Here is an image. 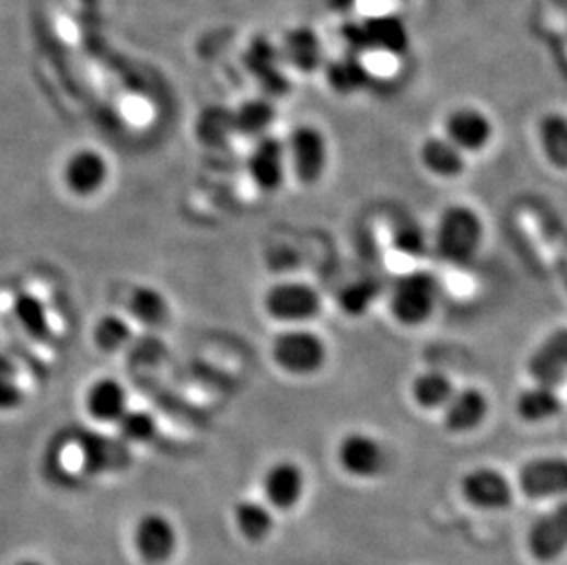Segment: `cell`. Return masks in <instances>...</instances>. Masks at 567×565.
Masks as SVG:
<instances>
[{
	"mask_svg": "<svg viewBox=\"0 0 567 565\" xmlns=\"http://www.w3.org/2000/svg\"><path fill=\"white\" fill-rule=\"evenodd\" d=\"M485 227L476 209L465 204H454L444 209L436 228V250L450 265L466 266L476 260L482 250Z\"/></svg>",
	"mask_w": 567,
	"mask_h": 565,
	"instance_id": "obj_1",
	"label": "cell"
},
{
	"mask_svg": "<svg viewBox=\"0 0 567 565\" xmlns=\"http://www.w3.org/2000/svg\"><path fill=\"white\" fill-rule=\"evenodd\" d=\"M327 345L311 328H285L270 345V357L284 373L292 377H311L327 362Z\"/></svg>",
	"mask_w": 567,
	"mask_h": 565,
	"instance_id": "obj_2",
	"label": "cell"
},
{
	"mask_svg": "<svg viewBox=\"0 0 567 565\" xmlns=\"http://www.w3.org/2000/svg\"><path fill=\"white\" fill-rule=\"evenodd\" d=\"M439 301V281L430 272H409L393 282L390 311L401 325L417 327L430 320Z\"/></svg>",
	"mask_w": 567,
	"mask_h": 565,
	"instance_id": "obj_3",
	"label": "cell"
},
{
	"mask_svg": "<svg viewBox=\"0 0 567 565\" xmlns=\"http://www.w3.org/2000/svg\"><path fill=\"white\" fill-rule=\"evenodd\" d=\"M342 37L352 54L366 50L401 56L409 45L408 28L395 15H374L358 23H347L342 28Z\"/></svg>",
	"mask_w": 567,
	"mask_h": 565,
	"instance_id": "obj_4",
	"label": "cell"
},
{
	"mask_svg": "<svg viewBox=\"0 0 567 565\" xmlns=\"http://www.w3.org/2000/svg\"><path fill=\"white\" fill-rule=\"evenodd\" d=\"M263 307L274 322L300 327L319 316L322 296L309 282L279 281L267 290Z\"/></svg>",
	"mask_w": 567,
	"mask_h": 565,
	"instance_id": "obj_5",
	"label": "cell"
},
{
	"mask_svg": "<svg viewBox=\"0 0 567 565\" xmlns=\"http://www.w3.org/2000/svg\"><path fill=\"white\" fill-rule=\"evenodd\" d=\"M290 170L296 178L312 186L324 176L329 162V143L316 125L301 124L290 130L287 138Z\"/></svg>",
	"mask_w": 567,
	"mask_h": 565,
	"instance_id": "obj_6",
	"label": "cell"
},
{
	"mask_svg": "<svg viewBox=\"0 0 567 565\" xmlns=\"http://www.w3.org/2000/svg\"><path fill=\"white\" fill-rule=\"evenodd\" d=\"M132 543L143 564L165 565L175 556L178 531L170 516L153 510L138 518L132 531Z\"/></svg>",
	"mask_w": 567,
	"mask_h": 565,
	"instance_id": "obj_7",
	"label": "cell"
},
{
	"mask_svg": "<svg viewBox=\"0 0 567 565\" xmlns=\"http://www.w3.org/2000/svg\"><path fill=\"white\" fill-rule=\"evenodd\" d=\"M111 165L97 149H76L62 164L61 178L67 192L74 197L91 198L107 186Z\"/></svg>",
	"mask_w": 567,
	"mask_h": 565,
	"instance_id": "obj_8",
	"label": "cell"
},
{
	"mask_svg": "<svg viewBox=\"0 0 567 565\" xmlns=\"http://www.w3.org/2000/svg\"><path fill=\"white\" fill-rule=\"evenodd\" d=\"M289 168L287 143L276 136L259 138L246 159L250 181L262 192H278L284 186Z\"/></svg>",
	"mask_w": 567,
	"mask_h": 565,
	"instance_id": "obj_9",
	"label": "cell"
},
{
	"mask_svg": "<svg viewBox=\"0 0 567 565\" xmlns=\"http://www.w3.org/2000/svg\"><path fill=\"white\" fill-rule=\"evenodd\" d=\"M336 458L347 474L360 480L381 475L386 469V450L374 437L363 431H351L342 437Z\"/></svg>",
	"mask_w": 567,
	"mask_h": 565,
	"instance_id": "obj_10",
	"label": "cell"
},
{
	"mask_svg": "<svg viewBox=\"0 0 567 565\" xmlns=\"http://www.w3.org/2000/svg\"><path fill=\"white\" fill-rule=\"evenodd\" d=\"M281 59V51L265 37L252 41L244 51V67L267 97L287 96L292 89L289 78L279 67Z\"/></svg>",
	"mask_w": 567,
	"mask_h": 565,
	"instance_id": "obj_11",
	"label": "cell"
},
{
	"mask_svg": "<svg viewBox=\"0 0 567 565\" xmlns=\"http://www.w3.org/2000/svg\"><path fill=\"white\" fill-rule=\"evenodd\" d=\"M461 492L477 509L499 510L511 507L512 486L499 470L474 469L461 480Z\"/></svg>",
	"mask_w": 567,
	"mask_h": 565,
	"instance_id": "obj_12",
	"label": "cell"
},
{
	"mask_svg": "<svg viewBox=\"0 0 567 565\" xmlns=\"http://www.w3.org/2000/svg\"><path fill=\"white\" fill-rule=\"evenodd\" d=\"M518 483L533 499L555 498L567 494V459L539 458L523 464Z\"/></svg>",
	"mask_w": 567,
	"mask_h": 565,
	"instance_id": "obj_13",
	"label": "cell"
},
{
	"mask_svg": "<svg viewBox=\"0 0 567 565\" xmlns=\"http://www.w3.org/2000/svg\"><path fill=\"white\" fill-rule=\"evenodd\" d=\"M267 504L276 510L294 509L305 494V472L296 461H276L263 477Z\"/></svg>",
	"mask_w": 567,
	"mask_h": 565,
	"instance_id": "obj_14",
	"label": "cell"
},
{
	"mask_svg": "<svg viewBox=\"0 0 567 565\" xmlns=\"http://www.w3.org/2000/svg\"><path fill=\"white\" fill-rule=\"evenodd\" d=\"M444 136L465 153L487 148L494 136V125L487 114L474 107H460L444 122Z\"/></svg>",
	"mask_w": 567,
	"mask_h": 565,
	"instance_id": "obj_15",
	"label": "cell"
},
{
	"mask_svg": "<svg viewBox=\"0 0 567 565\" xmlns=\"http://www.w3.org/2000/svg\"><path fill=\"white\" fill-rule=\"evenodd\" d=\"M529 373L536 384L558 388L567 380V328H558L529 358Z\"/></svg>",
	"mask_w": 567,
	"mask_h": 565,
	"instance_id": "obj_16",
	"label": "cell"
},
{
	"mask_svg": "<svg viewBox=\"0 0 567 565\" xmlns=\"http://www.w3.org/2000/svg\"><path fill=\"white\" fill-rule=\"evenodd\" d=\"M567 549V501L542 516L529 532V551L540 562L558 558Z\"/></svg>",
	"mask_w": 567,
	"mask_h": 565,
	"instance_id": "obj_17",
	"label": "cell"
},
{
	"mask_svg": "<svg viewBox=\"0 0 567 565\" xmlns=\"http://www.w3.org/2000/svg\"><path fill=\"white\" fill-rule=\"evenodd\" d=\"M85 410L96 423L118 424L129 412V393L124 382L113 377L94 380L85 393Z\"/></svg>",
	"mask_w": 567,
	"mask_h": 565,
	"instance_id": "obj_18",
	"label": "cell"
},
{
	"mask_svg": "<svg viewBox=\"0 0 567 565\" xmlns=\"http://www.w3.org/2000/svg\"><path fill=\"white\" fill-rule=\"evenodd\" d=\"M487 415V395L477 388H466L455 391L454 396L444 406V426L452 434H468L476 430Z\"/></svg>",
	"mask_w": 567,
	"mask_h": 565,
	"instance_id": "obj_19",
	"label": "cell"
},
{
	"mask_svg": "<svg viewBox=\"0 0 567 565\" xmlns=\"http://www.w3.org/2000/svg\"><path fill=\"white\" fill-rule=\"evenodd\" d=\"M419 157L426 170L439 178H455L466 170L465 151L447 136H431L423 141Z\"/></svg>",
	"mask_w": 567,
	"mask_h": 565,
	"instance_id": "obj_20",
	"label": "cell"
},
{
	"mask_svg": "<svg viewBox=\"0 0 567 565\" xmlns=\"http://www.w3.org/2000/svg\"><path fill=\"white\" fill-rule=\"evenodd\" d=\"M281 57L296 70L311 74L324 62V45L314 30L300 26L285 35Z\"/></svg>",
	"mask_w": 567,
	"mask_h": 565,
	"instance_id": "obj_21",
	"label": "cell"
},
{
	"mask_svg": "<svg viewBox=\"0 0 567 565\" xmlns=\"http://www.w3.org/2000/svg\"><path fill=\"white\" fill-rule=\"evenodd\" d=\"M325 78L335 94L340 96H355L362 92L371 81L368 67L363 65L358 54H347L331 61L325 68Z\"/></svg>",
	"mask_w": 567,
	"mask_h": 565,
	"instance_id": "obj_22",
	"label": "cell"
},
{
	"mask_svg": "<svg viewBox=\"0 0 567 565\" xmlns=\"http://www.w3.org/2000/svg\"><path fill=\"white\" fill-rule=\"evenodd\" d=\"M12 314L23 333L35 342H45L50 336V312L39 296L19 292L12 301Z\"/></svg>",
	"mask_w": 567,
	"mask_h": 565,
	"instance_id": "obj_23",
	"label": "cell"
},
{
	"mask_svg": "<svg viewBox=\"0 0 567 565\" xmlns=\"http://www.w3.org/2000/svg\"><path fill=\"white\" fill-rule=\"evenodd\" d=\"M233 523L238 527L239 534L250 543L265 542L276 526L273 507L256 499H244L235 507Z\"/></svg>",
	"mask_w": 567,
	"mask_h": 565,
	"instance_id": "obj_24",
	"label": "cell"
},
{
	"mask_svg": "<svg viewBox=\"0 0 567 565\" xmlns=\"http://www.w3.org/2000/svg\"><path fill=\"white\" fill-rule=\"evenodd\" d=\"M127 311L135 322L157 328L170 320L171 307L164 292L151 285H142L129 295Z\"/></svg>",
	"mask_w": 567,
	"mask_h": 565,
	"instance_id": "obj_25",
	"label": "cell"
},
{
	"mask_svg": "<svg viewBox=\"0 0 567 565\" xmlns=\"http://www.w3.org/2000/svg\"><path fill=\"white\" fill-rule=\"evenodd\" d=\"M276 119V107L270 97H252L233 111V129L246 138H263L268 135Z\"/></svg>",
	"mask_w": 567,
	"mask_h": 565,
	"instance_id": "obj_26",
	"label": "cell"
},
{
	"mask_svg": "<svg viewBox=\"0 0 567 565\" xmlns=\"http://www.w3.org/2000/svg\"><path fill=\"white\" fill-rule=\"evenodd\" d=\"M517 412L525 423H545L562 412V399L556 388L534 384L518 395Z\"/></svg>",
	"mask_w": 567,
	"mask_h": 565,
	"instance_id": "obj_27",
	"label": "cell"
},
{
	"mask_svg": "<svg viewBox=\"0 0 567 565\" xmlns=\"http://www.w3.org/2000/svg\"><path fill=\"white\" fill-rule=\"evenodd\" d=\"M539 140L545 160L555 170L567 171V116L547 113L539 122Z\"/></svg>",
	"mask_w": 567,
	"mask_h": 565,
	"instance_id": "obj_28",
	"label": "cell"
},
{
	"mask_svg": "<svg viewBox=\"0 0 567 565\" xmlns=\"http://www.w3.org/2000/svg\"><path fill=\"white\" fill-rule=\"evenodd\" d=\"M455 385L452 380L439 371H426L420 373L412 384L414 401L425 410H439L447 406L454 396Z\"/></svg>",
	"mask_w": 567,
	"mask_h": 565,
	"instance_id": "obj_29",
	"label": "cell"
},
{
	"mask_svg": "<svg viewBox=\"0 0 567 565\" xmlns=\"http://www.w3.org/2000/svg\"><path fill=\"white\" fill-rule=\"evenodd\" d=\"M132 338L131 323L118 314H105L92 328V339L103 353H118Z\"/></svg>",
	"mask_w": 567,
	"mask_h": 565,
	"instance_id": "obj_30",
	"label": "cell"
},
{
	"mask_svg": "<svg viewBox=\"0 0 567 565\" xmlns=\"http://www.w3.org/2000/svg\"><path fill=\"white\" fill-rule=\"evenodd\" d=\"M381 287L373 279H357L347 282L346 287L338 295V305L347 316H362L379 298Z\"/></svg>",
	"mask_w": 567,
	"mask_h": 565,
	"instance_id": "obj_31",
	"label": "cell"
},
{
	"mask_svg": "<svg viewBox=\"0 0 567 565\" xmlns=\"http://www.w3.org/2000/svg\"><path fill=\"white\" fill-rule=\"evenodd\" d=\"M119 436L127 445H148L153 441L159 431V424L153 413L146 410H129L124 417L119 418Z\"/></svg>",
	"mask_w": 567,
	"mask_h": 565,
	"instance_id": "obj_32",
	"label": "cell"
},
{
	"mask_svg": "<svg viewBox=\"0 0 567 565\" xmlns=\"http://www.w3.org/2000/svg\"><path fill=\"white\" fill-rule=\"evenodd\" d=\"M26 401L21 374L12 358L0 355V413L18 412Z\"/></svg>",
	"mask_w": 567,
	"mask_h": 565,
	"instance_id": "obj_33",
	"label": "cell"
},
{
	"mask_svg": "<svg viewBox=\"0 0 567 565\" xmlns=\"http://www.w3.org/2000/svg\"><path fill=\"white\" fill-rule=\"evenodd\" d=\"M393 246L397 252L408 257H420L426 252V238L415 222H404L398 224L393 232Z\"/></svg>",
	"mask_w": 567,
	"mask_h": 565,
	"instance_id": "obj_34",
	"label": "cell"
},
{
	"mask_svg": "<svg viewBox=\"0 0 567 565\" xmlns=\"http://www.w3.org/2000/svg\"><path fill=\"white\" fill-rule=\"evenodd\" d=\"M113 445L114 442L108 441L105 437H92L91 441L83 445V458L91 472H102V470L113 466L114 458L108 453Z\"/></svg>",
	"mask_w": 567,
	"mask_h": 565,
	"instance_id": "obj_35",
	"label": "cell"
},
{
	"mask_svg": "<svg viewBox=\"0 0 567 565\" xmlns=\"http://www.w3.org/2000/svg\"><path fill=\"white\" fill-rule=\"evenodd\" d=\"M352 4H355V0H331V7L335 8V10H340V12L349 10Z\"/></svg>",
	"mask_w": 567,
	"mask_h": 565,
	"instance_id": "obj_36",
	"label": "cell"
},
{
	"mask_svg": "<svg viewBox=\"0 0 567 565\" xmlns=\"http://www.w3.org/2000/svg\"><path fill=\"white\" fill-rule=\"evenodd\" d=\"M15 565H46V564H43V562H39V560L26 558V560H21V562H18V564H15Z\"/></svg>",
	"mask_w": 567,
	"mask_h": 565,
	"instance_id": "obj_37",
	"label": "cell"
}]
</instances>
